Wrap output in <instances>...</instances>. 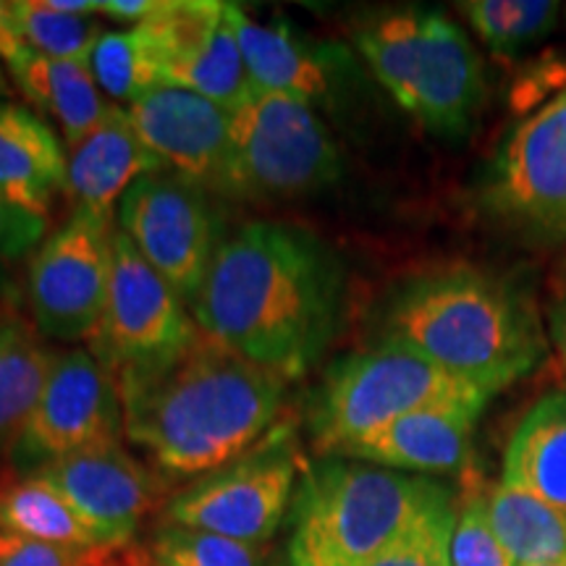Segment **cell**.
Returning <instances> with one entry per match:
<instances>
[{
  "label": "cell",
  "mask_w": 566,
  "mask_h": 566,
  "mask_svg": "<svg viewBox=\"0 0 566 566\" xmlns=\"http://www.w3.org/2000/svg\"><path fill=\"white\" fill-rule=\"evenodd\" d=\"M113 551L42 543L0 533V566H103Z\"/></svg>",
  "instance_id": "33"
},
{
  "label": "cell",
  "mask_w": 566,
  "mask_h": 566,
  "mask_svg": "<svg viewBox=\"0 0 566 566\" xmlns=\"http://www.w3.org/2000/svg\"><path fill=\"white\" fill-rule=\"evenodd\" d=\"M34 475L48 480L113 551L129 546L139 520L158 504L163 491L153 472L124 451L122 443L76 451Z\"/></svg>",
  "instance_id": "14"
},
{
  "label": "cell",
  "mask_w": 566,
  "mask_h": 566,
  "mask_svg": "<svg viewBox=\"0 0 566 566\" xmlns=\"http://www.w3.org/2000/svg\"><path fill=\"white\" fill-rule=\"evenodd\" d=\"M501 483L566 514V388L535 401L509 438Z\"/></svg>",
  "instance_id": "21"
},
{
  "label": "cell",
  "mask_w": 566,
  "mask_h": 566,
  "mask_svg": "<svg viewBox=\"0 0 566 566\" xmlns=\"http://www.w3.org/2000/svg\"><path fill=\"white\" fill-rule=\"evenodd\" d=\"M537 566H566V564H537Z\"/></svg>",
  "instance_id": "40"
},
{
  "label": "cell",
  "mask_w": 566,
  "mask_h": 566,
  "mask_svg": "<svg viewBox=\"0 0 566 566\" xmlns=\"http://www.w3.org/2000/svg\"><path fill=\"white\" fill-rule=\"evenodd\" d=\"M488 399L412 346L386 336L384 344L346 354L328 367L310 399L307 428L317 454L338 457L401 415L449 405L485 409Z\"/></svg>",
  "instance_id": "6"
},
{
  "label": "cell",
  "mask_w": 566,
  "mask_h": 566,
  "mask_svg": "<svg viewBox=\"0 0 566 566\" xmlns=\"http://www.w3.org/2000/svg\"><path fill=\"white\" fill-rule=\"evenodd\" d=\"M48 218L0 197V260H17L45 237Z\"/></svg>",
  "instance_id": "34"
},
{
  "label": "cell",
  "mask_w": 566,
  "mask_h": 566,
  "mask_svg": "<svg viewBox=\"0 0 566 566\" xmlns=\"http://www.w3.org/2000/svg\"><path fill=\"white\" fill-rule=\"evenodd\" d=\"M155 564H158V562H155ZM158 566H160V564H158Z\"/></svg>",
  "instance_id": "42"
},
{
  "label": "cell",
  "mask_w": 566,
  "mask_h": 566,
  "mask_svg": "<svg viewBox=\"0 0 566 566\" xmlns=\"http://www.w3.org/2000/svg\"><path fill=\"white\" fill-rule=\"evenodd\" d=\"M160 0H103L101 13L116 21H134L142 24L145 19H150L158 11Z\"/></svg>",
  "instance_id": "35"
},
{
  "label": "cell",
  "mask_w": 566,
  "mask_h": 566,
  "mask_svg": "<svg viewBox=\"0 0 566 566\" xmlns=\"http://www.w3.org/2000/svg\"><path fill=\"white\" fill-rule=\"evenodd\" d=\"M118 380L124 433L171 475H208L271 433L289 380L208 336Z\"/></svg>",
  "instance_id": "2"
},
{
  "label": "cell",
  "mask_w": 566,
  "mask_h": 566,
  "mask_svg": "<svg viewBox=\"0 0 566 566\" xmlns=\"http://www.w3.org/2000/svg\"><path fill=\"white\" fill-rule=\"evenodd\" d=\"M9 289H11V275H9V271H6L3 260H0V296L9 292Z\"/></svg>",
  "instance_id": "38"
},
{
  "label": "cell",
  "mask_w": 566,
  "mask_h": 566,
  "mask_svg": "<svg viewBox=\"0 0 566 566\" xmlns=\"http://www.w3.org/2000/svg\"><path fill=\"white\" fill-rule=\"evenodd\" d=\"M122 551H116V554L108 558V566H158L150 554H137V551H134V554H122Z\"/></svg>",
  "instance_id": "37"
},
{
  "label": "cell",
  "mask_w": 566,
  "mask_h": 566,
  "mask_svg": "<svg viewBox=\"0 0 566 566\" xmlns=\"http://www.w3.org/2000/svg\"><path fill=\"white\" fill-rule=\"evenodd\" d=\"M55 357L21 323H0V454L38 407Z\"/></svg>",
  "instance_id": "25"
},
{
  "label": "cell",
  "mask_w": 566,
  "mask_h": 566,
  "mask_svg": "<svg viewBox=\"0 0 566 566\" xmlns=\"http://www.w3.org/2000/svg\"><path fill=\"white\" fill-rule=\"evenodd\" d=\"M388 336L488 396L546 357L541 315L525 289L470 265L407 281L388 304Z\"/></svg>",
  "instance_id": "3"
},
{
  "label": "cell",
  "mask_w": 566,
  "mask_h": 566,
  "mask_svg": "<svg viewBox=\"0 0 566 566\" xmlns=\"http://www.w3.org/2000/svg\"><path fill=\"white\" fill-rule=\"evenodd\" d=\"M449 488L344 459L304 467L292 504V566H365L399 541Z\"/></svg>",
  "instance_id": "4"
},
{
  "label": "cell",
  "mask_w": 566,
  "mask_h": 566,
  "mask_svg": "<svg viewBox=\"0 0 566 566\" xmlns=\"http://www.w3.org/2000/svg\"><path fill=\"white\" fill-rule=\"evenodd\" d=\"M124 430L116 375L90 352L71 349L55 357L38 407L27 417L9 457L17 470L34 472L92 446L118 443Z\"/></svg>",
  "instance_id": "11"
},
{
  "label": "cell",
  "mask_w": 566,
  "mask_h": 566,
  "mask_svg": "<svg viewBox=\"0 0 566 566\" xmlns=\"http://www.w3.org/2000/svg\"><path fill=\"white\" fill-rule=\"evenodd\" d=\"M457 522V499L430 509L399 541L380 551L365 566H454L451 533Z\"/></svg>",
  "instance_id": "32"
},
{
  "label": "cell",
  "mask_w": 566,
  "mask_h": 566,
  "mask_svg": "<svg viewBox=\"0 0 566 566\" xmlns=\"http://www.w3.org/2000/svg\"><path fill=\"white\" fill-rule=\"evenodd\" d=\"M488 516L514 564H566V514L525 491L499 483L488 488Z\"/></svg>",
  "instance_id": "22"
},
{
  "label": "cell",
  "mask_w": 566,
  "mask_h": 566,
  "mask_svg": "<svg viewBox=\"0 0 566 566\" xmlns=\"http://www.w3.org/2000/svg\"><path fill=\"white\" fill-rule=\"evenodd\" d=\"M168 84L197 92V95L223 105L226 111H237L252 95L254 84L250 80V71H247L237 32H233L229 3H226V24L218 32L210 51L200 55L192 66L181 69Z\"/></svg>",
  "instance_id": "29"
},
{
  "label": "cell",
  "mask_w": 566,
  "mask_h": 566,
  "mask_svg": "<svg viewBox=\"0 0 566 566\" xmlns=\"http://www.w3.org/2000/svg\"><path fill=\"white\" fill-rule=\"evenodd\" d=\"M229 17L254 90L294 97L313 108L334 101L342 51L315 45L286 21L258 24L233 3H229Z\"/></svg>",
  "instance_id": "17"
},
{
  "label": "cell",
  "mask_w": 566,
  "mask_h": 566,
  "mask_svg": "<svg viewBox=\"0 0 566 566\" xmlns=\"http://www.w3.org/2000/svg\"><path fill=\"white\" fill-rule=\"evenodd\" d=\"M6 69L21 95L40 113L59 122L71 150L82 145L108 116L113 103L103 101L90 63L45 59L27 48L6 63Z\"/></svg>",
  "instance_id": "20"
},
{
  "label": "cell",
  "mask_w": 566,
  "mask_h": 566,
  "mask_svg": "<svg viewBox=\"0 0 566 566\" xmlns=\"http://www.w3.org/2000/svg\"><path fill=\"white\" fill-rule=\"evenodd\" d=\"M462 13L495 55H516L556 27L562 6L554 0H470Z\"/></svg>",
  "instance_id": "27"
},
{
  "label": "cell",
  "mask_w": 566,
  "mask_h": 566,
  "mask_svg": "<svg viewBox=\"0 0 566 566\" xmlns=\"http://www.w3.org/2000/svg\"><path fill=\"white\" fill-rule=\"evenodd\" d=\"M223 24L226 3L221 0H160L158 11L134 30L145 38L158 61L163 84H168L210 51Z\"/></svg>",
  "instance_id": "24"
},
{
  "label": "cell",
  "mask_w": 566,
  "mask_h": 566,
  "mask_svg": "<svg viewBox=\"0 0 566 566\" xmlns=\"http://www.w3.org/2000/svg\"><path fill=\"white\" fill-rule=\"evenodd\" d=\"M480 415L483 407L467 405L417 409L349 443L338 457L394 472H464L470 470L472 430Z\"/></svg>",
  "instance_id": "16"
},
{
  "label": "cell",
  "mask_w": 566,
  "mask_h": 566,
  "mask_svg": "<svg viewBox=\"0 0 566 566\" xmlns=\"http://www.w3.org/2000/svg\"><path fill=\"white\" fill-rule=\"evenodd\" d=\"M9 95H11V84H9V80H6L3 66H0V103H3Z\"/></svg>",
  "instance_id": "39"
},
{
  "label": "cell",
  "mask_w": 566,
  "mask_h": 566,
  "mask_svg": "<svg viewBox=\"0 0 566 566\" xmlns=\"http://www.w3.org/2000/svg\"><path fill=\"white\" fill-rule=\"evenodd\" d=\"M304 470L292 424H279L247 454L208 472L168 504L171 525L265 543L292 512Z\"/></svg>",
  "instance_id": "8"
},
{
  "label": "cell",
  "mask_w": 566,
  "mask_h": 566,
  "mask_svg": "<svg viewBox=\"0 0 566 566\" xmlns=\"http://www.w3.org/2000/svg\"><path fill=\"white\" fill-rule=\"evenodd\" d=\"M113 554H116V551H113ZM113 554H111V556H113ZM111 556H108V558H111ZM103 566H108V562H105V564H103Z\"/></svg>",
  "instance_id": "41"
},
{
  "label": "cell",
  "mask_w": 566,
  "mask_h": 566,
  "mask_svg": "<svg viewBox=\"0 0 566 566\" xmlns=\"http://www.w3.org/2000/svg\"><path fill=\"white\" fill-rule=\"evenodd\" d=\"M375 80L424 129L443 139L470 132L483 103V63L462 27L441 11H388L357 32Z\"/></svg>",
  "instance_id": "5"
},
{
  "label": "cell",
  "mask_w": 566,
  "mask_h": 566,
  "mask_svg": "<svg viewBox=\"0 0 566 566\" xmlns=\"http://www.w3.org/2000/svg\"><path fill=\"white\" fill-rule=\"evenodd\" d=\"M111 221L74 216L34 254L30 302L38 331L59 342H90L101 323L111 281Z\"/></svg>",
  "instance_id": "13"
},
{
  "label": "cell",
  "mask_w": 566,
  "mask_h": 566,
  "mask_svg": "<svg viewBox=\"0 0 566 566\" xmlns=\"http://www.w3.org/2000/svg\"><path fill=\"white\" fill-rule=\"evenodd\" d=\"M160 163L142 145L129 122V113L111 105L105 122L69 155L66 189L76 208L113 221L116 202L134 181L160 171Z\"/></svg>",
  "instance_id": "18"
},
{
  "label": "cell",
  "mask_w": 566,
  "mask_h": 566,
  "mask_svg": "<svg viewBox=\"0 0 566 566\" xmlns=\"http://www.w3.org/2000/svg\"><path fill=\"white\" fill-rule=\"evenodd\" d=\"M3 11L30 51L55 61L90 63L92 51L108 32L92 17L55 11L48 0H6Z\"/></svg>",
  "instance_id": "26"
},
{
  "label": "cell",
  "mask_w": 566,
  "mask_h": 566,
  "mask_svg": "<svg viewBox=\"0 0 566 566\" xmlns=\"http://www.w3.org/2000/svg\"><path fill=\"white\" fill-rule=\"evenodd\" d=\"M66 174L69 158L51 124L24 105L0 103V197L48 218Z\"/></svg>",
  "instance_id": "19"
},
{
  "label": "cell",
  "mask_w": 566,
  "mask_h": 566,
  "mask_svg": "<svg viewBox=\"0 0 566 566\" xmlns=\"http://www.w3.org/2000/svg\"><path fill=\"white\" fill-rule=\"evenodd\" d=\"M342 176V153L313 105L254 90L231 111L218 192L231 197L313 195Z\"/></svg>",
  "instance_id": "7"
},
{
  "label": "cell",
  "mask_w": 566,
  "mask_h": 566,
  "mask_svg": "<svg viewBox=\"0 0 566 566\" xmlns=\"http://www.w3.org/2000/svg\"><path fill=\"white\" fill-rule=\"evenodd\" d=\"M551 342H554L558 357L566 365V283L558 292L554 307H551Z\"/></svg>",
  "instance_id": "36"
},
{
  "label": "cell",
  "mask_w": 566,
  "mask_h": 566,
  "mask_svg": "<svg viewBox=\"0 0 566 566\" xmlns=\"http://www.w3.org/2000/svg\"><path fill=\"white\" fill-rule=\"evenodd\" d=\"M90 69L101 92L118 103H137L163 84L158 61L137 30L105 32L92 51Z\"/></svg>",
  "instance_id": "28"
},
{
  "label": "cell",
  "mask_w": 566,
  "mask_h": 566,
  "mask_svg": "<svg viewBox=\"0 0 566 566\" xmlns=\"http://www.w3.org/2000/svg\"><path fill=\"white\" fill-rule=\"evenodd\" d=\"M118 226L181 302L192 304L221 247L218 216L202 189L171 176H145L118 202Z\"/></svg>",
  "instance_id": "12"
},
{
  "label": "cell",
  "mask_w": 566,
  "mask_h": 566,
  "mask_svg": "<svg viewBox=\"0 0 566 566\" xmlns=\"http://www.w3.org/2000/svg\"><path fill=\"white\" fill-rule=\"evenodd\" d=\"M129 122L163 168L195 187L218 189L229 150L231 111L174 84H160L132 103Z\"/></svg>",
  "instance_id": "15"
},
{
  "label": "cell",
  "mask_w": 566,
  "mask_h": 566,
  "mask_svg": "<svg viewBox=\"0 0 566 566\" xmlns=\"http://www.w3.org/2000/svg\"><path fill=\"white\" fill-rule=\"evenodd\" d=\"M150 556L160 566H271L263 543L233 541L181 525L158 530Z\"/></svg>",
  "instance_id": "30"
},
{
  "label": "cell",
  "mask_w": 566,
  "mask_h": 566,
  "mask_svg": "<svg viewBox=\"0 0 566 566\" xmlns=\"http://www.w3.org/2000/svg\"><path fill=\"white\" fill-rule=\"evenodd\" d=\"M488 488L475 470L462 472V491L457 499V522L451 533V564L454 566H514V558L501 546L488 516Z\"/></svg>",
  "instance_id": "31"
},
{
  "label": "cell",
  "mask_w": 566,
  "mask_h": 566,
  "mask_svg": "<svg viewBox=\"0 0 566 566\" xmlns=\"http://www.w3.org/2000/svg\"><path fill=\"white\" fill-rule=\"evenodd\" d=\"M0 533L59 546L108 548L103 535L48 480L38 475H27L0 491Z\"/></svg>",
  "instance_id": "23"
},
{
  "label": "cell",
  "mask_w": 566,
  "mask_h": 566,
  "mask_svg": "<svg viewBox=\"0 0 566 566\" xmlns=\"http://www.w3.org/2000/svg\"><path fill=\"white\" fill-rule=\"evenodd\" d=\"M483 202L522 237L566 242V90L509 134Z\"/></svg>",
  "instance_id": "10"
},
{
  "label": "cell",
  "mask_w": 566,
  "mask_h": 566,
  "mask_svg": "<svg viewBox=\"0 0 566 566\" xmlns=\"http://www.w3.org/2000/svg\"><path fill=\"white\" fill-rule=\"evenodd\" d=\"M342 294V265L321 239L250 223L218 247L189 310L212 342L294 380L334 338Z\"/></svg>",
  "instance_id": "1"
},
{
  "label": "cell",
  "mask_w": 566,
  "mask_h": 566,
  "mask_svg": "<svg viewBox=\"0 0 566 566\" xmlns=\"http://www.w3.org/2000/svg\"><path fill=\"white\" fill-rule=\"evenodd\" d=\"M202 331L181 296L122 231L111 237V281L90 354L116 378L160 367L197 344Z\"/></svg>",
  "instance_id": "9"
}]
</instances>
